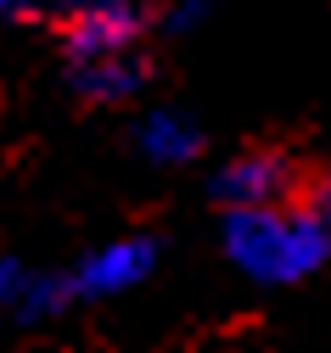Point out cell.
I'll list each match as a JSON object with an SVG mask.
<instances>
[{
  "label": "cell",
  "instance_id": "6da1fadb",
  "mask_svg": "<svg viewBox=\"0 0 331 353\" xmlns=\"http://www.w3.org/2000/svg\"><path fill=\"white\" fill-rule=\"evenodd\" d=\"M225 247L253 281H298L331 258V241L298 208V191L292 202H275V208H230Z\"/></svg>",
  "mask_w": 331,
  "mask_h": 353
},
{
  "label": "cell",
  "instance_id": "7a4b0ae2",
  "mask_svg": "<svg viewBox=\"0 0 331 353\" xmlns=\"http://www.w3.org/2000/svg\"><path fill=\"white\" fill-rule=\"evenodd\" d=\"M57 34L68 62L129 57L146 34V6L140 0H57Z\"/></svg>",
  "mask_w": 331,
  "mask_h": 353
},
{
  "label": "cell",
  "instance_id": "3957f363",
  "mask_svg": "<svg viewBox=\"0 0 331 353\" xmlns=\"http://www.w3.org/2000/svg\"><path fill=\"white\" fill-rule=\"evenodd\" d=\"M298 185H303V168L287 152L253 146L219 174V202L225 208H275V202H292Z\"/></svg>",
  "mask_w": 331,
  "mask_h": 353
},
{
  "label": "cell",
  "instance_id": "277c9868",
  "mask_svg": "<svg viewBox=\"0 0 331 353\" xmlns=\"http://www.w3.org/2000/svg\"><path fill=\"white\" fill-rule=\"evenodd\" d=\"M152 263H158V247L146 236H124V241H107L90 258H79V270L62 275V286H68V297H113V292L140 286L152 275Z\"/></svg>",
  "mask_w": 331,
  "mask_h": 353
},
{
  "label": "cell",
  "instance_id": "5b68a950",
  "mask_svg": "<svg viewBox=\"0 0 331 353\" xmlns=\"http://www.w3.org/2000/svg\"><path fill=\"white\" fill-rule=\"evenodd\" d=\"M73 68V90L84 101H124L140 90V79H146V62H140V51L129 57H96V62H68Z\"/></svg>",
  "mask_w": 331,
  "mask_h": 353
},
{
  "label": "cell",
  "instance_id": "8992f818",
  "mask_svg": "<svg viewBox=\"0 0 331 353\" xmlns=\"http://www.w3.org/2000/svg\"><path fill=\"white\" fill-rule=\"evenodd\" d=\"M135 146L146 152L152 163H185V157H197L202 135H197V123H191V118H180V112H163V107H158V112L140 118Z\"/></svg>",
  "mask_w": 331,
  "mask_h": 353
},
{
  "label": "cell",
  "instance_id": "52a82bcc",
  "mask_svg": "<svg viewBox=\"0 0 331 353\" xmlns=\"http://www.w3.org/2000/svg\"><path fill=\"white\" fill-rule=\"evenodd\" d=\"M298 208L320 225V236L331 241V168L320 174H303V185H298Z\"/></svg>",
  "mask_w": 331,
  "mask_h": 353
},
{
  "label": "cell",
  "instance_id": "ba28073f",
  "mask_svg": "<svg viewBox=\"0 0 331 353\" xmlns=\"http://www.w3.org/2000/svg\"><path fill=\"white\" fill-rule=\"evenodd\" d=\"M23 6H28V0H0V23H12V17H23Z\"/></svg>",
  "mask_w": 331,
  "mask_h": 353
}]
</instances>
